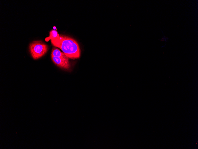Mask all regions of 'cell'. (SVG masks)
I'll list each match as a JSON object with an SVG mask.
<instances>
[{"label":"cell","mask_w":198,"mask_h":149,"mask_svg":"<svg viewBox=\"0 0 198 149\" xmlns=\"http://www.w3.org/2000/svg\"><path fill=\"white\" fill-rule=\"evenodd\" d=\"M51 58L53 62L60 68L68 70L71 67L68 59H65L52 56H51Z\"/></svg>","instance_id":"cell-3"},{"label":"cell","mask_w":198,"mask_h":149,"mask_svg":"<svg viewBox=\"0 0 198 149\" xmlns=\"http://www.w3.org/2000/svg\"><path fill=\"white\" fill-rule=\"evenodd\" d=\"M51 56L65 59H68L63 52H62L58 48L55 47L52 48Z\"/></svg>","instance_id":"cell-4"},{"label":"cell","mask_w":198,"mask_h":149,"mask_svg":"<svg viewBox=\"0 0 198 149\" xmlns=\"http://www.w3.org/2000/svg\"><path fill=\"white\" fill-rule=\"evenodd\" d=\"M51 41L54 46L60 48L68 58L74 59L80 57V49L79 45L73 39L60 35L58 37L51 40Z\"/></svg>","instance_id":"cell-1"},{"label":"cell","mask_w":198,"mask_h":149,"mask_svg":"<svg viewBox=\"0 0 198 149\" xmlns=\"http://www.w3.org/2000/svg\"><path fill=\"white\" fill-rule=\"evenodd\" d=\"M29 49L33 59H36L41 57L46 53L48 50V47L42 41L38 40L34 41L31 43Z\"/></svg>","instance_id":"cell-2"},{"label":"cell","mask_w":198,"mask_h":149,"mask_svg":"<svg viewBox=\"0 0 198 149\" xmlns=\"http://www.w3.org/2000/svg\"><path fill=\"white\" fill-rule=\"evenodd\" d=\"M59 35L56 30H52L50 32L49 36L46 38L45 40L47 41L50 40H52L58 37Z\"/></svg>","instance_id":"cell-5"}]
</instances>
